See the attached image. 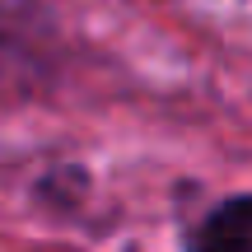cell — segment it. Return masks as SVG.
<instances>
[{
    "instance_id": "obj_1",
    "label": "cell",
    "mask_w": 252,
    "mask_h": 252,
    "mask_svg": "<svg viewBox=\"0 0 252 252\" xmlns=\"http://www.w3.org/2000/svg\"><path fill=\"white\" fill-rule=\"evenodd\" d=\"M191 252H252V196L224 201L210 210L191 238Z\"/></svg>"
}]
</instances>
